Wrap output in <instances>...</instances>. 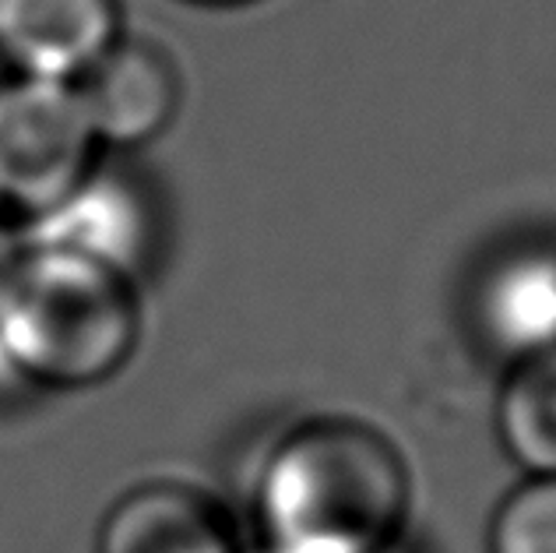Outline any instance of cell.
<instances>
[{
  "label": "cell",
  "instance_id": "7c38bea8",
  "mask_svg": "<svg viewBox=\"0 0 556 553\" xmlns=\"http://www.w3.org/2000/svg\"><path fill=\"white\" fill-rule=\"evenodd\" d=\"M388 553H408V550H405V546H402V543H399V546H391V550H388Z\"/></svg>",
  "mask_w": 556,
  "mask_h": 553
},
{
  "label": "cell",
  "instance_id": "5b68a950",
  "mask_svg": "<svg viewBox=\"0 0 556 553\" xmlns=\"http://www.w3.org/2000/svg\"><path fill=\"white\" fill-rule=\"evenodd\" d=\"M465 322L504 367L556 349V243L525 240L490 254L468 282Z\"/></svg>",
  "mask_w": 556,
  "mask_h": 553
},
{
  "label": "cell",
  "instance_id": "8fae6325",
  "mask_svg": "<svg viewBox=\"0 0 556 553\" xmlns=\"http://www.w3.org/2000/svg\"><path fill=\"white\" fill-rule=\"evenodd\" d=\"M14 254H18V247H14V240H11V232H8L4 219H0V282H4V275H8V268H11Z\"/></svg>",
  "mask_w": 556,
  "mask_h": 553
},
{
  "label": "cell",
  "instance_id": "ba28073f",
  "mask_svg": "<svg viewBox=\"0 0 556 553\" xmlns=\"http://www.w3.org/2000/svg\"><path fill=\"white\" fill-rule=\"evenodd\" d=\"M96 553H243L223 504L187 483H141L102 518Z\"/></svg>",
  "mask_w": 556,
  "mask_h": 553
},
{
  "label": "cell",
  "instance_id": "52a82bcc",
  "mask_svg": "<svg viewBox=\"0 0 556 553\" xmlns=\"http://www.w3.org/2000/svg\"><path fill=\"white\" fill-rule=\"evenodd\" d=\"M78 85L92 135L110 149H141L173 124L180 78L155 47L116 42Z\"/></svg>",
  "mask_w": 556,
  "mask_h": 553
},
{
  "label": "cell",
  "instance_id": "6da1fadb",
  "mask_svg": "<svg viewBox=\"0 0 556 553\" xmlns=\"http://www.w3.org/2000/svg\"><path fill=\"white\" fill-rule=\"evenodd\" d=\"M251 501L261 546L275 553H388L402 543L413 476L388 433L314 416L275 441Z\"/></svg>",
  "mask_w": 556,
  "mask_h": 553
},
{
  "label": "cell",
  "instance_id": "8992f818",
  "mask_svg": "<svg viewBox=\"0 0 556 553\" xmlns=\"http://www.w3.org/2000/svg\"><path fill=\"white\" fill-rule=\"evenodd\" d=\"M116 47V0H0V53L28 78L81 81Z\"/></svg>",
  "mask_w": 556,
  "mask_h": 553
},
{
  "label": "cell",
  "instance_id": "277c9868",
  "mask_svg": "<svg viewBox=\"0 0 556 553\" xmlns=\"http://www.w3.org/2000/svg\"><path fill=\"white\" fill-rule=\"evenodd\" d=\"M163 243L166 223L155 194L130 173L102 166H92L64 198L33 215L22 232V247L81 257L130 282L155 272Z\"/></svg>",
  "mask_w": 556,
  "mask_h": 553
},
{
  "label": "cell",
  "instance_id": "4fadbf2b",
  "mask_svg": "<svg viewBox=\"0 0 556 553\" xmlns=\"http://www.w3.org/2000/svg\"><path fill=\"white\" fill-rule=\"evenodd\" d=\"M251 553H275V550H268V546H257V550H251Z\"/></svg>",
  "mask_w": 556,
  "mask_h": 553
},
{
  "label": "cell",
  "instance_id": "30bf717a",
  "mask_svg": "<svg viewBox=\"0 0 556 553\" xmlns=\"http://www.w3.org/2000/svg\"><path fill=\"white\" fill-rule=\"evenodd\" d=\"M490 553H556V476H525L496 504L486 532Z\"/></svg>",
  "mask_w": 556,
  "mask_h": 553
},
{
  "label": "cell",
  "instance_id": "7a4b0ae2",
  "mask_svg": "<svg viewBox=\"0 0 556 553\" xmlns=\"http://www.w3.org/2000/svg\"><path fill=\"white\" fill-rule=\"evenodd\" d=\"M138 342V282L61 251L18 247L0 282V388H92L121 374Z\"/></svg>",
  "mask_w": 556,
  "mask_h": 553
},
{
  "label": "cell",
  "instance_id": "9c48e42d",
  "mask_svg": "<svg viewBox=\"0 0 556 553\" xmlns=\"http://www.w3.org/2000/svg\"><path fill=\"white\" fill-rule=\"evenodd\" d=\"M496 438L525 476H556V349L507 367Z\"/></svg>",
  "mask_w": 556,
  "mask_h": 553
},
{
  "label": "cell",
  "instance_id": "3957f363",
  "mask_svg": "<svg viewBox=\"0 0 556 553\" xmlns=\"http://www.w3.org/2000/svg\"><path fill=\"white\" fill-rule=\"evenodd\" d=\"M99 141L75 81L0 85V215L28 223L96 166Z\"/></svg>",
  "mask_w": 556,
  "mask_h": 553
}]
</instances>
